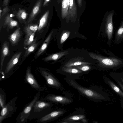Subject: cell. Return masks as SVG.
Segmentation results:
<instances>
[{
	"instance_id": "cell-30",
	"label": "cell",
	"mask_w": 123,
	"mask_h": 123,
	"mask_svg": "<svg viewBox=\"0 0 123 123\" xmlns=\"http://www.w3.org/2000/svg\"><path fill=\"white\" fill-rule=\"evenodd\" d=\"M108 83L111 87L115 92L123 98V92L118 86L110 80L108 81Z\"/></svg>"
},
{
	"instance_id": "cell-32",
	"label": "cell",
	"mask_w": 123,
	"mask_h": 123,
	"mask_svg": "<svg viewBox=\"0 0 123 123\" xmlns=\"http://www.w3.org/2000/svg\"><path fill=\"white\" fill-rule=\"evenodd\" d=\"M70 33V32L66 31L64 32L62 34L60 40L61 44H62L69 37Z\"/></svg>"
},
{
	"instance_id": "cell-39",
	"label": "cell",
	"mask_w": 123,
	"mask_h": 123,
	"mask_svg": "<svg viewBox=\"0 0 123 123\" xmlns=\"http://www.w3.org/2000/svg\"><path fill=\"white\" fill-rule=\"evenodd\" d=\"M121 80H122V81L123 83V79L121 78Z\"/></svg>"
},
{
	"instance_id": "cell-37",
	"label": "cell",
	"mask_w": 123,
	"mask_h": 123,
	"mask_svg": "<svg viewBox=\"0 0 123 123\" xmlns=\"http://www.w3.org/2000/svg\"><path fill=\"white\" fill-rule=\"evenodd\" d=\"M9 0H4V3L5 6L7 5Z\"/></svg>"
},
{
	"instance_id": "cell-10",
	"label": "cell",
	"mask_w": 123,
	"mask_h": 123,
	"mask_svg": "<svg viewBox=\"0 0 123 123\" xmlns=\"http://www.w3.org/2000/svg\"><path fill=\"white\" fill-rule=\"evenodd\" d=\"M58 73L63 74L66 77L80 79V77L86 74L79 69L74 67H63L58 71Z\"/></svg>"
},
{
	"instance_id": "cell-20",
	"label": "cell",
	"mask_w": 123,
	"mask_h": 123,
	"mask_svg": "<svg viewBox=\"0 0 123 123\" xmlns=\"http://www.w3.org/2000/svg\"><path fill=\"white\" fill-rule=\"evenodd\" d=\"M68 53V51H65L53 54L45 57L43 59L44 60L46 61L52 60H56Z\"/></svg>"
},
{
	"instance_id": "cell-35",
	"label": "cell",
	"mask_w": 123,
	"mask_h": 123,
	"mask_svg": "<svg viewBox=\"0 0 123 123\" xmlns=\"http://www.w3.org/2000/svg\"><path fill=\"white\" fill-rule=\"evenodd\" d=\"M50 0H44V2L43 4V6H45L49 1Z\"/></svg>"
},
{
	"instance_id": "cell-33",
	"label": "cell",
	"mask_w": 123,
	"mask_h": 123,
	"mask_svg": "<svg viewBox=\"0 0 123 123\" xmlns=\"http://www.w3.org/2000/svg\"><path fill=\"white\" fill-rule=\"evenodd\" d=\"M79 6L81 7L82 6V0H77Z\"/></svg>"
},
{
	"instance_id": "cell-5",
	"label": "cell",
	"mask_w": 123,
	"mask_h": 123,
	"mask_svg": "<svg viewBox=\"0 0 123 123\" xmlns=\"http://www.w3.org/2000/svg\"><path fill=\"white\" fill-rule=\"evenodd\" d=\"M18 98L16 96L6 104L1 109L0 114V123L5 119L10 117L16 111L17 108L16 102Z\"/></svg>"
},
{
	"instance_id": "cell-26",
	"label": "cell",
	"mask_w": 123,
	"mask_h": 123,
	"mask_svg": "<svg viewBox=\"0 0 123 123\" xmlns=\"http://www.w3.org/2000/svg\"><path fill=\"white\" fill-rule=\"evenodd\" d=\"M38 27L37 24H28L25 27L24 31L26 34L35 33L38 30Z\"/></svg>"
},
{
	"instance_id": "cell-24",
	"label": "cell",
	"mask_w": 123,
	"mask_h": 123,
	"mask_svg": "<svg viewBox=\"0 0 123 123\" xmlns=\"http://www.w3.org/2000/svg\"><path fill=\"white\" fill-rule=\"evenodd\" d=\"M37 38L34 39L33 42L29 45L26 49L24 54V57H26L30 53L33 52L36 49L38 45V43H36Z\"/></svg>"
},
{
	"instance_id": "cell-38",
	"label": "cell",
	"mask_w": 123,
	"mask_h": 123,
	"mask_svg": "<svg viewBox=\"0 0 123 123\" xmlns=\"http://www.w3.org/2000/svg\"><path fill=\"white\" fill-rule=\"evenodd\" d=\"M3 11H2L1 10V9H0V18H1V12Z\"/></svg>"
},
{
	"instance_id": "cell-9",
	"label": "cell",
	"mask_w": 123,
	"mask_h": 123,
	"mask_svg": "<svg viewBox=\"0 0 123 123\" xmlns=\"http://www.w3.org/2000/svg\"><path fill=\"white\" fill-rule=\"evenodd\" d=\"M66 112V110L62 109L52 111L46 115L37 118V122L44 123L52 121L62 116Z\"/></svg>"
},
{
	"instance_id": "cell-11",
	"label": "cell",
	"mask_w": 123,
	"mask_h": 123,
	"mask_svg": "<svg viewBox=\"0 0 123 123\" xmlns=\"http://www.w3.org/2000/svg\"><path fill=\"white\" fill-rule=\"evenodd\" d=\"M43 99L56 104H61L67 105L72 103L73 100L68 97L54 94H49L45 96Z\"/></svg>"
},
{
	"instance_id": "cell-29",
	"label": "cell",
	"mask_w": 123,
	"mask_h": 123,
	"mask_svg": "<svg viewBox=\"0 0 123 123\" xmlns=\"http://www.w3.org/2000/svg\"><path fill=\"white\" fill-rule=\"evenodd\" d=\"M27 14L25 10L19 9L18 11L16 16L19 20H24L26 19Z\"/></svg>"
},
{
	"instance_id": "cell-7",
	"label": "cell",
	"mask_w": 123,
	"mask_h": 123,
	"mask_svg": "<svg viewBox=\"0 0 123 123\" xmlns=\"http://www.w3.org/2000/svg\"><path fill=\"white\" fill-rule=\"evenodd\" d=\"M114 14V10L107 11L105 13L103 20V24L105 32L108 39L111 40L113 31V18Z\"/></svg>"
},
{
	"instance_id": "cell-2",
	"label": "cell",
	"mask_w": 123,
	"mask_h": 123,
	"mask_svg": "<svg viewBox=\"0 0 123 123\" xmlns=\"http://www.w3.org/2000/svg\"><path fill=\"white\" fill-rule=\"evenodd\" d=\"M53 103L43 99H38L34 104L28 119L31 120L38 118L52 111Z\"/></svg>"
},
{
	"instance_id": "cell-17",
	"label": "cell",
	"mask_w": 123,
	"mask_h": 123,
	"mask_svg": "<svg viewBox=\"0 0 123 123\" xmlns=\"http://www.w3.org/2000/svg\"><path fill=\"white\" fill-rule=\"evenodd\" d=\"M70 0H61V16L63 19L68 18Z\"/></svg>"
},
{
	"instance_id": "cell-22",
	"label": "cell",
	"mask_w": 123,
	"mask_h": 123,
	"mask_svg": "<svg viewBox=\"0 0 123 123\" xmlns=\"http://www.w3.org/2000/svg\"><path fill=\"white\" fill-rule=\"evenodd\" d=\"M123 39V20L121 22L120 26L116 32L115 42L116 43H120Z\"/></svg>"
},
{
	"instance_id": "cell-15",
	"label": "cell",
	"mask_w": 123,
	"mask_h": 123,
	"mask_svg": "<svg viewBox=\"0 0 123 123\" xmlns=\"http://www.w3.org/2000/svg\"><path fill=\"white\" fill-rule=\"evenodd\" d=\"M9 52L8 43L6 42L4 43L1 49L0 60V72H2L3 63L5 57L8 56Z\"/></svg>"
},
{
	"instance_id": "cell-18",
	"label": "cell",
	"mask_w": 123,
	"mask_h": 123,
	"mask_svg": "<svg viewBox=\"0 0 123 123\" xmlns=\"http://www.w3.org/2000/svg\"><path fill=\"white\" fill-rule=\"evenodd\" d=\"M20 29H16L9 37V39L11 43L14 44L17 43L21 37Z\"/></svg>"
},
{
	"instance_id": "cell-16",
	"label": "cell",
	"mask_w": 123,
	"mask_h": 123,
	"mask_svg": "<svg viewBox=\"0 0 123 123\" xmlns=\"http://www.w3.org/2000/svg\"><path fill=\"white\" fill-rule=\"evenodd\" d=\"M77 9L75 0H70L69 3L68 14L67 19L70 17L73 18L77 14Z\"/></svg>"
},
{
	"instance_id": "cell-8",
	"label": "cell",
	"mask_w": 123,
	"mask_h": 123,
	"mask_svg": "<svg viewBox=\"0 0 123 123\" xmlns=\"http://www.w3.org/2000/svg\"><path fill=\"white\" fill-rule=\"evenodd\" d=\"M24 81L25 83L29 84L33 88L38 92H41L47 90L45 86H41L39 84L33 75L31 73L30 68H28L27 69Z\"/></svg>"
},
{
	"instance_id": "cell-4",
	"label": "cell",
	"mask_w": 123,
	"mask_h": 123,
	"mask_svg": "<svg viewBox=\"0 0 123 123\" xmlns=\"http://www.w3.org/2000/svg\"><path fill=\"white\" fill-rule=\"evenodd\" d=\"M40 92H38L35 95L33 99L27 104L22 111L18 115L16 119L18 123H25L27 121L32 108L36 102L40 98Z\"/></svg>"
},
{
	"instance_id": "cell-34",
	"label": "cell",
	"mask_w": 123,
	"mask_h": 123,
	"mask_svg": "<svg viewBox=\"0 0 123 123\" xmlns=\"http://www.w3.org/2000/svg\"><path fill=\"white\" fill-rule=\"evenodd\" d=\"M8 8L7 7H6L3 9V11L2 14V16L4 15L6 13V12L8 10Z\"/></svg>"
},
{
	"instance_id": "cell-12",
	"label": "cell",
	"mask_w": 123,
	"mask_h": 123,
	"mask_svg": "<svg viewBox=\"0 0 123 123\" xmlns=\"http://www.w3.org/2000/svg\"><path fill=\"white\" fill-rule=\"evenodd\" d=\"M22 53L20 52L15 54L8 62L4 72L6 79L10 77V73L18 62Z\"/></svg>"
},
{
	"instance_id": "cell-21",
	"label": "cell",
	"mask_w": 123,
	"mask_h": 123,
	"mask_svg": "<svg viewBox=\"0 0 123 123\" xmlns=\"http://www.w3.org/2000/svg\"><path fill=\"white\" fill-rule=\"evenodd\" d=\"M49 11H47L40 18L38 26V31L41 30L46 25L48 19Z\"/></svg>"
},
{
	"instance_id": "cell-14",
	"label": "cell",
	"mask_w": 123,
	"mask_h": 123,
	"mask_svg": "<svg viewBox=\"0 0 123 123\" xmlns=\"http://www.w3.org/2000/svg\"><path fill=\"white\" fill-rule=\"evenodd\" d=\"M42 0H38L33 7L28 20L27 23L32 21L40 12Z\"/></svg>"
},
{
	"instance_id": "cell-25",
	"label": "cell",
	"mask_w": 123,
	"mask_h": 123,
	"mask_svg": "<svg viewBox=\"0 0 123 123\" xmlns=\"http://www.w3.org/2000/svg\"><path fill=\"white\" fill-rule=\"evenodd\" d=\"M91 63L79 60L70 61L66 63L64 67H73L83 65H90Z\"/></svg>"
},
{
	"instance_id": "cell-28",
	"label": "cell",
	"mask_w": 123,
	"mask_h": 123,
	"mask_svg": "<svg viewBox=\"0 0 123 123\" xmlns=\"http://www.w3.org/2000/svg\"><path fill=\"white\" fill-rule=\"evenodd\" d=\"M6 95L5 92L0 87V108L1 110L6 104Z\"/></svg>"
},
{
	"instance_id": "cell-1",
	"label": "cell",
	"mask_w": 123,
	"mask_h": 123,
	"mask_svg": "<svg viewBox=\"0 0 123 123\" xmlns=\"http://www.w3.org/2000/svg\"><path fill=\"white\" fill-rule=\"evenodd\" d=\"M64 79L69 85L77 90L80 94L90 100L97 101L105 99L104 96L94 90L81 86L74 79L66 77Z\"/></svg>"
},
{
	"instance_id": "cell-36",
	"label": "cell",
	"mask_w": 123,
	"mask_h": 123,
	"mask_svg": "<svg viewBox=\"0 0 123 123\" xmlns=\"http://www.w3.org/2000/svg\"><path fill=\"white\" fill-rule=\"evenodd\" d=\"M117 83L119 85V86H120V87H121V89H122V90H123V85L122 84V83H121V82L118 81Z\"/></svg>"
},
{
	"instance_id": "cell-6",
	"label": "cell",
	"mask_w": 123,
	"mask_h": 123,
	"mask_svg": "<svg viewBox=\"0 0 123 123\" xmlns=\"http://www.w3.org/2000/svg\"><path fill=\"white\" fill-rule=\"evenodd\" d=\"M40 72L45 80L46 83L49 87L61 90L63 88L62 84L52 74L44 69L41 70Z\"/></svg>"
},
{
	"instance_id": "cell-31",
	"label": "cell",
	"mask_w": 123,
	"mask_h": 123,
	"mask_svg": "<svg viewBox=\"0 0 123 123\" xmlns=\"http://www.w3.org/2000/svg\"><path fill=\"white\" fill-rule=\"evenodd\" d=\"M73 67L76 68L86 73L92 69V67L88 65H81Z\"/></svg>"
},
{
	"instance_id": "cell-13",
	"label": "cell",
	"mask_w": 123,
	"mask_h": 123,
	"mask_svg": "<svg viewBox=\"0 0 123 123\" xmlns=\"http://www.w3.org/2000/svg\"><path fill=\"white\" fill-rule=\"evenodd\" d=\"M86 116L82 114H75L68 116L62 119L61 123H81V120L86 118Z\"/></svg>"
},
{
	"instance_id": "cell-23",
	"label": "cell",
	"mask_w": 123,
	"mask_h": 123,
	"mask_svg": "<svg viewBox=\"0 0 123 123\" xmlns=\"http://www.w3.org/2000/svg\"><path fill=\"white\" fill-rule=\"evenodd\" d=\"M4 24L7 25L10 28H12L16 26L18 22L12 18L10 15L8 14L6 17L4 19Z\"/></svg>"
},
{
	"instance_id": "cell-19",
	"label": "cell",
	"mask_w": 123,
	"mask_h": 123,
	"mask_svg": "<svg viewBox=\"0 0 123 123\" xmlns=\"http://www.w3.org/2000/svg\"><path fill=\"white\" fill-rule=\"evenodd\" d=\"M52 33V31H51L50 33L39 49L36 55V57H37L41 55L47 48L51 39Z\"/></svg>"
},
{
	"instance_id": "cell-3",
	"label": "cell",
	"mask_w": 123,
	"mask_h": 123,
	"mask_svg": "<svg viewBox=\"0 0 123 123\" xmlns=\"http://www.w3.org/2000/svg\"><path fill=\"white\" fill-rule=\"evenodd\" d=\"M93 59L97 60L102 68H112L119 66L123 63L120 59L114 57H107L96 54L89 53Z\"/></svg>"
},
{
	"instance_id": "cell-27",
	"label": "cell",
	"mask_w": 123,
	"mask_h": 123,
	"mask_svg": "<svg viewBox=\"0 0 123 123\" xmlns=\"http://www.w3.org/2000/svg\"><path fill=\"white\" fill-rule=\"evenodd\" d=\"M35 33L27 34L25 37L24 43V48L28 46L33 41Z\"/></svg>"
}]
</instances>
